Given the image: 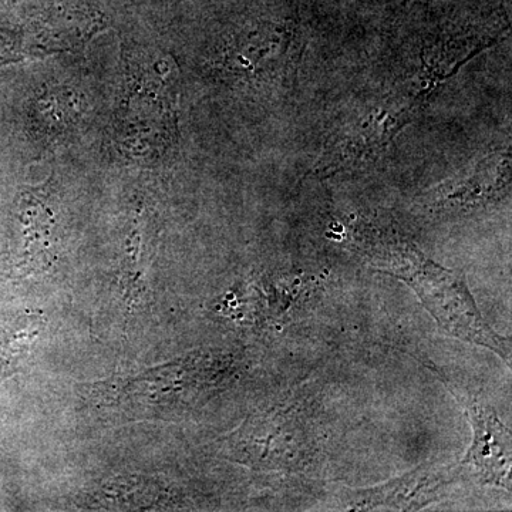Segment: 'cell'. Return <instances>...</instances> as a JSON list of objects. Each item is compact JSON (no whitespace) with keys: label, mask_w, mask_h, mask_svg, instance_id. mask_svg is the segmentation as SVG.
<instances>
[{"label":"cell","mask_w":512,"mask_h":512,"mask_svg":"<svg viewBox=\"0 0 512 512\" xmlns=\"http://www.w3.org/2000/svg\"><path fill=\"white\" fill-rule=\"evenodd\" d=\"M356 251L373 268L409 286L448 335L494 352L511 365V340L495 332L481 315L460 272L427 258L409 239L363 225L353 234Z\"/></svg>","instance_id":"cell-1"},{"label":"cell","mask_w":512,"mask_h":512,"mask_svg":"<svg viewBox=\"0 0 512 512\" xmlns=\"http://www.w3.org/2000/svg\"><path fill=\"white\" fill-rule=\"evenodd\" d=\"M316 443L302 406L286 404L255 414L225 440L231 460L258 470L301 471Z\"/></svg>","instance_id":"cell-2"},{"label":"cell","mask_w":512,"mask_h":512,"mask_svg":"<svg viewBox=\"0 0 512 512\" xmlns=\"http://www.w3.org/2000/svg\"><path fill=\"white\" fill-rule=\"evenodd\" d=\"M433 372L466 410L473 429V441L466 456L453 464L457 483L491 485L511 491V433L498 417L497 410L485 402L470 384L427 362Z\"/></svg>","instance_id":"cell-3"},{"label":"cell","mask_w":512,"mask_h":512,"mask_svg":"<svg viewBox=\"0 0 512 512\" xmlns=\"http://www.w3.org/2000/svg\"><path fill=\"white\" fill-rule=\"evenodd\" d=\"M416 110V99L389 100L363 119L350 124L338 140H333L320 161L323 173L360 167L375 160L389 146L394 134L409 121Z\"/></svg>","instance_id":"cell-4"},{"label":"cell","mask_w":512,"mask_h":512,"mask_svg":"<svg viewBox=\"0 0 512 512\" xmlns=\"http://www.w3.org/2000/svg\"><path fill=\"white\" fill-rule=\"evenodd\" d=\"M454 467L423 464L377 487L349 495L350 510L416 511L437 503L450 485L456 484Z\"/></svg>","instance_id":"cell-5"},{"label":"cell","mask_w":512,"mask_h":512,"mask_svg":"<svg viewBox=\"0 0 512 512\" xmlns=\"http://www.w3.org/2000/svg\"><path fill=\"white\" fill-rule=\"evenodd\" d=\"M510 194V156L488 157L470 174L430 191L424 207L436 214H466L497 204Z\"/></svg>","instance_id":"cell-6"}]
</instances>
